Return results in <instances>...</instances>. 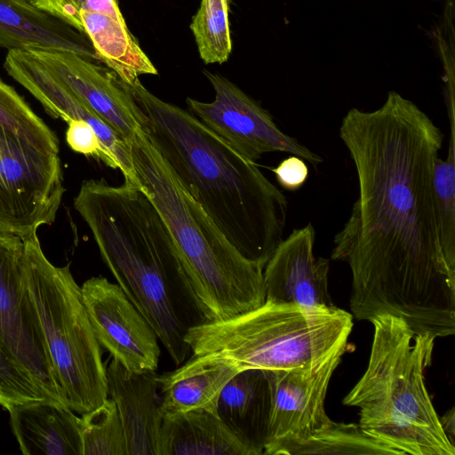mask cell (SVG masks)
Segmentation results:
<instances>
[{"mask_svg":"<svg viewBox=\"0 0 455 455\" xmlns=\"http://www.w3.org/2000/svg\"><path fill=\"white\" fill-rule=\"evenodd\" d=\"M0 125L36 147L55 154L60 141L54 132L30 108L27 101L0 78Z\"/></svg>","mask_w":455,"mask_h":455,"instance_id":"obj_26","label":"cell"},{"mask_svg":"<svg viewBox=\"0 0 455 455\" xmlns=\"http://www.w3.org/2000/svg\"><path fill=\"white\" fill-rule=\"evenodd\" d=\"M24 241V278L67 404L84 414L108 397L100 345L69 265L45 257L37 233Z\"/></svg>","mask_w":455,"mask_h":455,"instance_id":"obj_7","label":"cell"},{"mask_svg":"<svg viewBox=\"0 0 455 455\" xmlns=\"http://www.w3.org/2000/svg\"><path fill=\"white\" fill-rule=\"evenodd\" d=\"M352 327L353 315L337 307L265 300L246 313L191 327L185 341L193 355L223 360L238 370L287 371L347 349Z\"/></svg>","mask_w":455,"mask_h":455,"instance_id":"obj_6","label":"cell"},{"mask_svg":"<svg viewBox=\"0 0 455 455\" xmlns=\"http://www.w3.org/2000/svg\"><path fill=\"white\" fill-rule=\"evenodd\" d=\"M74 207L89 227L117 284L144 316L176 365L191 352L188 331L207 322L183 257L140 186L84 180Z\"/></svg>","mask_w":455,"mask_h":455,"instance_id":"obj_3","label":"cell"},{"mask_svg":"<svg viewBox=\"0 0 455 455\" xmlns=\"http://www.w3.org/2000/svg\"><path fill=\"white\" fill-rule=\"evenodd\" d=\"M38 400L47 398L0 343V406L8 411L14 405Z\"/></svg>","mask_w":455,"mask_h":455,"instance_id":"obj_28","label":"cell"},{"mask_svg":"<svg viewBox=\"0 0 455 455\" xmlns=\"http://www.w3.org/2000/svg\"><path fill=\"white\" fill-rule=\"evenodd\" d=\"M433 185L441 249L455 273V135L450 134L448 155L435 160Z\"/></svg>","mask_w":455,"mask_h":455,"instance_id":"obj_25","label":"cell"},{"mask_svg":"<svg viewBox=\"0 0 455 455\" xmlns=\"http://www.w3.org/2000/svg\"><path fill=\"white\" fill-rule=\"evenodd\" d=\"M0 46L8 51L70 52L99 61L84 34L32 0H0Z\"/></svg>","mask_w":455,"mask_h":455,"instance_id":"obj_18","label":"cell"},{"mask_svg":"<svg viewBox=\"0 0 455 455\" xmlns=\"http://www.w3.org/2000/svg\"><path fill=\"white\" fill-rule=\"evenodd\" d=\"M4 67L11 77L40 102L48 115L66 123L76 119L91 125L124 181L140 186L125 140L55 76L32 51H8Z\"/></svg>","mask_w":455,"mask_h":455,"instance_id":"obj_13","label":"cell"},{"mask_svg":"<svg viewBox=\"0 0 455 455\" xmlns=\"http://www.w3.org/2000/svg\"><path fill=\"white\" fill-rule=\"evenodd\" d=\"M228 0H201L190 29L205 64H222L232 52Z\"/></svg>","mask_w":455,"mask_h":455,"instance_id":"obj_24","label":"cell"},{"mask_svg":"<svg viewBox=\"0 0 455 455\" xmlns=\"http://www.w3.org/2000/svg\"><path fill=\"white\" fill-rule=\"evenodd\" d=\"M85 0H32L39 9L57 17L82 33L79 11ZM83 34V33H82Z\"/></svg>","mask_w":455,"mask_h":455,"instance_id":"obj_31","label":"cell"},{"mask_svg":"<svg viewBox=\"0 0 455 455\" xmlns=\"http://www.w3.org/2000/svg\"><path fill=\"white\" fill-rule=\"evenodd\" d=\"M140 186L169 228L207 322L261 306L263 269L240 254L173 176L140 128L128 142Z\"/></svg>","mask_w":455,"mask_h":455,"instance_id":"obj_4","label":"cell"},{"mask_svg":"<svg viewBox=\"0 0 455 455\" xmlns=\"http://www.w3.org/2000/svg\"><path fill=\"white\" fill-rule=\"evenodd\" d=\"M203 73L214 90V100L187 98L189 112L243 157L256 163L264 154L283 152L315 167L323 162L320 156L280 130L271 114L233 82L206 69Z\"/></svg>","mask_w":455,"mask_h":455,"instance_id":"obj_10","label":"cell"},{"mask_svg":"<svg viewBox=\"0 0 455 455\" xmlns=\"http://www.w3.org/2000/svg\"><path fill=\"white\" fill-rule=\"evenodd\" d=\"M82 33L99 61L126 84L157 69L130 32L117 0H85L79 11Z\"/></svg>","mask_w":455,"mask_h":455,"instance_id":"obj_17","label":"cell"},{"mask_svg":"<svg viewBox=\"0 0 455 455\" xmlns=\"http://www.w3.org/2000/svg\"><path fill=\"white\" fill-rule=\"evenodd\" d=\"M122 84L140 128L173 176L240 254L264 267L284 239L286 196L190 112L140 79Z\"/></svg>","mask_w":455,"mask_h":455,"instance_id":"obj_2","label":"cell"},{"mask_svg":"<svg viewBox=\"0 0 455 455\" xmlns=\"http://www.w3.org/2000/svg\"><path fill=\"white\" fill-rule=\"evenodd\" d=\"M239 371L223 360L193 355L176 370L158 374L164 415L195 410L216 413L221 390Z\"/></svg>","mask_w":455,"mask_h":455,"instance_id":"obj_21","label":"cell"},{"mask_svg":"<svg viewBox=\"0 0 455 455\" xmlns=\"http://www.w3.org/2000/svg\"><path fill=\"white\" fill-rule=\"evenodd\" d=\"M63 182L59 154L0 125V231L24 239L53 223Z\"/></svg>","mask_w":455,"mask_h":455,"instance_id":"obj_8","label":"cell"},{"mask_svg":"<svg viewBox=\"0 0 455 455\" xmlns=\"http://www.w3.org/2000/svg\"><path fill=\"white\" fill-rule=\"evenodd\" d=\"M66 140L73 151L86 156H93L102 161L107 166L117 169L114 159L102 146L92 127L86 122L70 120L68 123Z\"/></svg>","mask_w":455,"mask_h":455,"instance_id":"obj_29","label":"cell"},{"mask_svg":"<svg viewBox=\"0 0 455 455\" xmlns=\"http://www.w3.org/2000/svg\"><path fill=\"white\" fill-rule=\"evenodd\" d=\"M365 372L344 397L359 408V426L402 455H455L424 380L435 337L415 334L401 318L375 316Z\"/></svg>","mask_w":455,"mask_h":455,"instance_id":"obj_5","label":"cell"},{"mask_svg":"<svg viewBox=\"0 0 455 455\" xmlns=\"http://www.w3.org/2000/svg\"><path fill=\"white\" fill-rule=\"evenodd\" d=\"M271 408L268 371L244 369L221 390L216 414L255 455H261L268 437Z\"/></svg>","mask_w":455,"mask_h":455,"instance_id":"obj_19","label":"cell"},{"mask_svg":"<svg viewBox=\"0 0 455 455\" xmlns=\"http://www.w3.org/2000/svg\"><path fill=\"white\" fill-rule=\"evenodd\" d=\"M339 137L358 195L331 258L352 273L360 321L388 314L415 334L455 333V273L440 244L433 173L444 134L414 102L390 91L372 111L349 109Z\"/></svg>","mask_w":455,"mask_h":455,"instance_id":"obj_1","label":"cell"},{"mask_svg":"<svg viewBox=\"0 0 455 455\" xmlns=\"http://www.w3.org/2000/svg\"><path fill=\"white\" fill-rule=\"evenodd\" d=\"M108 393L122 422L126 455H159L164 419L157 373H135L112 359L106 369Z\"/></svg>","mask_w":455,"mask_h":455,"instance_id":"obj_16","label":"cell"},{"mask_svg":"<svg viewBox=\"0 0 455 455\" xmlns=\"http://www.w3.org/2000/svg\"><path fill=\"white\" fill-rule=\"evenodd\" d=\"M81 291L100 345L132 372L156 371L161 354L158 338L122 288L98 276L85 281Z\"/></svg>","mask_w":455,"mask_h":455,"instance_id":"obj_11","label":"cell"},{"mask_svg":"<svg viewBox=\"0 0 455 455\" xmlns=\"http://www.w3.org/2000/svg\"><path fill=\"white\" fill-rule=\"evenodd\" d=\"M311 223L295 228L274 251L263 269L266 299L312 308H334L328 290L330 260L315 257Z\"/></svg>","mask_w":455,"mask_h":455,"instance_id":"obj_14","label":"cell"},{"mask_svg":"<svg viewBox=\"0 0 455 455\" xmlns=\"http://www.w3.org/2000/svg\"><path fill=\"white\" fill-rule=\"evenodd\" d=\"M32 52L126 142L131 140L139 124L132 113V98L114 72L74 52Z\"/></svg>","mask_w":455,"mask_h":455,"instance_id":"obj_15","label":"cell"},{"mask_svg":"<svg viewBox=\"0 0 455 455\" xmlns=\"http://www.w3.org/2000/svg\"><path fill=\"white\" fill-rule=\"evenodd\" d=\"M81 435L83 455H126L124 429L112 398L82 414Z\"/></svg>","mask_w":455,"mask_h":455,"instance_id":"obj_27","label":"cell"},{"mask_svg":"<svg viewBox=\"0 0 455 455\" xmlns=\"http://www.w3.org/2000/svg\"><path fill=\"white\" fill-rule=\"evenodd\" d=\"M23 261V238L0 231V343L47 400L68 405L25 283Z\"/></svg>","mask_w":455,"mask_h":455,"instance_id":"obj_9","label":"cell"},{"mask_svg":"<svg viewBox=\"0 0 455 455\" xmlns=\"http://www.w3.org/2000/svg\"><path fill=\"white\" fill-rule=\"evenodd\" d=\"M442 428L452 445L455 446V410L451 407L444 415L439 417Z\"/></svg>","mask_w":455,"mask_h":455,"instance_id":"obj_32","label":"cell"},{"mask_svg":"<svg viewBox=\"0 0 455 455\" xmlns=\"http://www.w3.org/2000/svg\"><path fill=\"white\" fill-rule=\"evenodd\" d=\"M159 455H255L216 413L195 410L164 415Z\"/></svg>","mask_w":455,"mask_h":455,"instance_id":"obj_22","label":"cell"},{"mask_svg":"<svg viewBox=\"0 0 455 455\" xmlns=\"http://www.w3.org/2000/svg\"><path fill=\"white\" fill-rule=\"evenodd\" d=\"M8 411L22 454L83 455L81 418L69 406L38 400Z\"/></svg>","mask_w":455,"mask_h":455,"instance_id":"obj_20","label":"cell"},{"mask_svg":"<svg viewBox=\"0 0 455 455\" xmlns=\"http://www.w3.org/2000/svg\"><path fill=\"white\" fill-rule=\"evenodd\" d=\"M263 454L402 455L400 451L366 434L359 424L337 423L332 420L303 439L270 441L266 443Z\"/></svg>","mask_w":455,"mask_h":455,"instance_id":"obj_23","label":"cell"},{"mask_svg":"<svg viewBox=\"0 0 455 455\" xmlns=\"http://www.w3.org/2000/svg\"><path fill=\"white\" fill-rule=\"evenodd\" d=\"M345 352L341 349L310 366L268 371L272 408L267 443L303 439L331 422L324 411V400L331 376Z\"/></svg>","mask_w":455,"mask_h":455,"instance_id":"obj_12","label":"cell"},{"mask_svg":"<svg viewBox=\"0 0 455 455\" xmlns=\"http://www.w3.org/2000/svg\"><path fill=\"white\" fill-rule=\"evenodd\" d=\"M279 185L286 190L299 189L308 178V167L302 158L291 155L272 169Z\"/></svg>","mask_w":455,"mask_h":455,"instance_id":"obj_30","label":"cell"}]
</instances>
